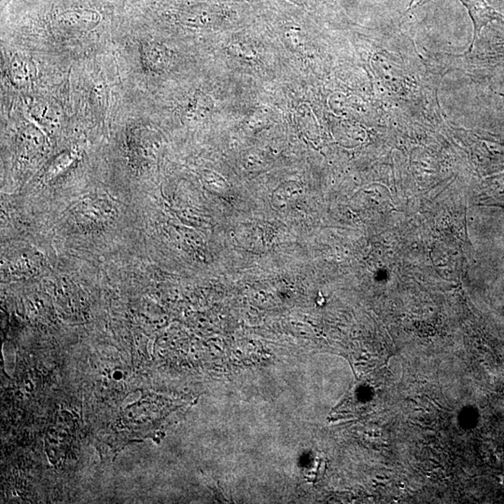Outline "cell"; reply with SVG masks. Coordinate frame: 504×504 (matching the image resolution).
I'll use <instances>...</instances> for the list:
<instances>
[{"mask_svg": "<svg viewBox=\"0 0 504 504\" xmlns=\"http://www.w3.org/2000/svg\"><path fill=\"white\" fill-rule=\"evenodd\" d=\"M165 49L157 44H149V45L145 46L144 56L149 63V65L157 68L167 67V63L169 62V57H168L169 55Z\"/></svg>", "mask_w": 504, "mask_h": 504, "instance_id": "2", "label": "cell"}, {"mask_svg": "<svg viewBox=\"0 0 504 504\" xmlns=\"http://www.w3.org/2000/svg\"><path fill=\"white\" fill-rule=\"evenodd\" d=\"M459 1L468 10L474 25V39L469 49V52H471L483 28L494 21L503 22L504 17L494 8L490 6L487 0H459Z\"/></svg>", "mask_w": 504, "mask_h": 504, "instance_id": "1", "label": "cell"}]
</instances>
